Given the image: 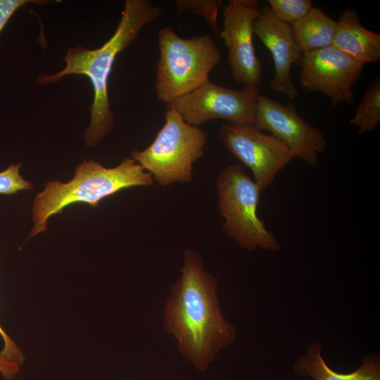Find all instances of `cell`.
Segmentation results:
<instances>
[{"label":"cell","mask_w":380,"mask_h":380,"mask_svg":"<svg viewBox=\"0 0 380 380\" xmlns=\"http://www.w3.org/2000/svg\"><path fill=\"white\" fill-rule=\"evenodd\" d=\"M320 343L315 341L308 346L305 355L296 361L293 369L300 377L312 380H380V355L379 353L363 356L361 365L350 373H339L326 363Z\"/></svg>","instance_id":"5bb4252c"},{"label":"cell","mask_w":380,"mask_h":380,"mask_svg":"<svg viewBox=\"0 0 380 380\" xmlns=\"http://www.w3.org/2000/svg\"><path fill=\"white\" fill-rule=\"evenodd\" d=\"M159 58L156 65L157 99L170 104L210 81V71L221 54L210 35L182 38L170 27L158 32Z\"/></svg>","instance_id":"277c9868"},{"label":"cell","mask_w":380,"mask_h":380,"mask_svg":"<svg viewBox=\"0 0 380 380\" xmlns=\"http://www.w3.org/2000/svg\"><path fill=\"white\" fill-rule=\"evenodd\" d=\"M332 46L364 65L380 60V34L364 27L353 8L341 12Z\"/></svg>","instance_id":"4fadbf2b"},{"label":"cell","mask_w":380,"mask_h":380,"mask_svg":"<svg viewBox=\"0 0 380 380\" xmlns=\"http://www.w3.org/2000/svg\"><path fill=\"white\" fill-rule=\"evenodd\" d=\"M361 135L373 132L380 123V77L367 86L353 117L349 120Z\"/></svg>","instance_id":"2e32d148"},{"label":"cell","mask_w":380,"mask_h":380,"mask_svg":"<svg viewBox=\"0 0 380 380\" xmlns=\"http://www.w3.org/2000/svg\"><path fill=\"white\" fill-rule=\"evenodd\" d=\"M300 65L303 89L323 94L333 106L353 102L364 65L333 46L303 54Z\"/></svg>","instance_id":"8fae6325"},{"label":"cell","mask_w":380,"mask_h":380,"mask_svg":"<svg viewBox=\"0 0 380 380\" xmlns=\"http://www.w3.org/2000/svg\"><path fill=\"white\" fill-rule=\"evenodd\" d=\"M161 13V8L150 1L126 0L114 34L103 46L95 49L82 46L69 48L64 58L66 66L63 70L37 77V82L41 84L57 82L68 75H83L90 80L94 99L90 108V123L84 135L87 146L99 144L115 124L108 95V82L117 56L138 37L144 27L156 22Z\"/></svg>","instance_id":"7a4b0ae2"},{"label":"cell","mask_w":380,"mask_h":380,"mask_svg":"<svg viewBox=\"0 0 380 380\" xmlns=\"http://www.w3.org/2000/svg\"><path fill=\"white\" fill-rule=\"evenodd\" d=\"M258 0H229L223 8L220 37L228 50L227 61L234 80L244 86L262 80V64L253 44L254 23L259 15Z\"/></svg>","instance_id":"30bf717a"},{"label":"cell","mask_w":380,"mask_h":380,"mask_svg":"<svg viewBox=\"0 0 380 380\" xmlns=\"http://www.w3.org/2000/svg\"><path fill=\"white\" fill-rule=\"evenodd\" d=\"M260 91L257 86L237 90L208 81L170 105L186 122L195 127L215 119L254 124Z\"/></svg>","instance_id":"ba28073f"},{"label":"cell","mask_w":380,"mask_h":380,"mask_svg":"<svg viewBox=\"0 0 380 380\" xmlns=\"http://www.w3.org/2000/svg\"><path fill=\"white\" fill-rule=\"evenodd\" d=\"M207 141L205 131L186 122L167 104L165 124L153 141L141 151H133L131 158L160 186L189 183L193 165L203 156Z\"/></svg>","instance_id":"5b68a950"},{"label":"cell","mask_w":380,"mask_h":380,"mask_svg":"<svg viewBox=\"0 0 380 380\" xmlns=\"http://www.w3.org/2000/svg\"><path fill=\"white\" fill-rule=\"evenodd\" d=\"M219 138L229 153L248 167L262 192L294 158L281 141L254 124H224Z\"/></svg>","instance_id":"52a82bcc"},{"label":"cell","mask_w":380,"mask_h":380,"mask_svg":"<svg viewBox=\"0 0 380 380\" xmlns=\"http://www.w3.org/2000/svg\"><path fill=\"white\" fill-rule=\"evenodd\" d=\"M217 209L224 219L222 229L240 247L277 251L280 245L258 215L260 190L242 165H227L215 179Z\"/></svg>","instance_id":"8992f818"},{"label":"cell","mask_w":380,"mask_h":380,"mask_svg":"<svg viewBox=\"0 0 380 380\" xmlns=\"http://www.w3.org/2000/svg\"><path fill=\"white\" fill-rule=\"evenodd\" d=\"M20 366L16 362L0 358V374L5 380H11L18 373Z\"/></svg>","instance_id":"7402d4cb"},{"label":"cell","mask_w":380,"mask_h":380,"mask_svg":"<svg viewBox=\"0 0 380 380\" xmlns=\"http://www.w3.org/2000/svg\"><path fill=\"white\" fill-rule=\"evenodd\" d=\"M153 176L132 158L123 159L113 167L85 160L75 167V175L68 182L51 181L37 194L32 206V237L46 230L49 219L77 203L97 207L103 198L133 186L153 185Z\"/></svg>","instance_id":"3957f363"},{"label":"cell","mask_w":380,"mask_h":380,"mask_svg":"<svg viewBox=\"0 0 380 380\" xmlns=\"http://www.w3.org/2000/svg\"><path fill=\"white\" fill-rule=\"evenodd\" d=\"M0 336L3 341V348L0 351V358L16 362L21 365L25 357L18 346L6 334L0 324Z\"/></svg>","instance_id":"44dd1931"},{"label":"cell","mask_w":380,"mask_h":380,"mask_svg":"<svg viewBox=\"0 0 380 380\" xmlns=\"http://www.w3.org/2000/svg\"><path fill=\"white\" fill-rule=\"evenodd\" d=\"M20 167L21 163H13L0 172V194L11 195L33 188L32 183L20 175Z\"/></svg>","instance_id":"d6986e66"},{"label":"cell","mask_w":380,"mask_h":380,"mask_svg":"<svg viewBox=\"0 0 380 380\" xmlns=\"http://www.w3.org/2000/svg\"><path fill=\"white\" fill-rule=\"evenodd\" d=\"M218 283L204 269L201 253L186 248L180 276L171 285L163 310L164 329L176 339L179 353L201 372L236 337V327L222 313Z\"/></svg>","instance_id":"6da1fadb"},{"label":"cell","mask_w":380,"mask_h":380,"mask_svg":"<svg viewBox=\"0 0 380 380\" xmlns=\"http://www.w3.org/2000/svg\"><path fill=\"white\" fill-rule=\"evenodd\" d=\"M48 2L44 0H0V34L11 16L21 6L28 3L42 5Z\"/></svg>","instance_id":"ffe728a7"},{"label":"cell","mask_w":380,"mask_h":380,"mask_svg":"<svg viewBox=\"0 0 380 380\" xmlns=\"http://www.w3.org/2000/svg\"><path fill=\"white\" fill-rule=\"evenodd\" d=\"M293 39L304 54L332 46L336 20L314 7L304 18L290 25Z\"/></svg>","instance_id":"9a60e30c"},{"label":"cell","mask_w":380,"mask_h":380,"mask_svg":"<svg viewBox=\"0 0 380 380\" xmlns=\"http://www.w3.org/2000/svg\"><path fill=\"white\" fill-rule=\"evenodd\" d=\"M254 125L281 141L308 166L317 165L319 154L328 145L324 134L306 122L291 103H284L260 94Z\"/></svg>","instance_id":"9c48e42d"},{"label":"cell","mask_w":380,"mask_h":380,"mask_svg":"<svg viewBox=\"0 0 380 380\" xmlns=\"http://www.w3.org/2000/svg\"><path fill=\"white\" fill-rule=\"evenodd\" d=\"M254 34L272 56L274 74L269 82L270 88L295 100L298 91L292 80L291 70L293 65H300L303 53L293 39L290 25L279 20L265 4L260 8L255 20Z\"/></svg>","instance_id":"7c38bea8"},{"label":"cell","mask_w":380,"mask_h":380,"mask_svg":"<svg viewBox=\"0 0 380 380\" xmlns=\"http://www.w3.org/2000/svg\"><path fill=\"white\" fill-rule=\"evenodd\" d=\"M174 2L179 15L189 11L203 17L213 32H217L218 14L224 7L222 0H175Z\"/></svg>","instance_id":"ac0fdd59"},{"label":"cell","mask_w":380,"mask_h":380,"mask_svg":"<svg viewBox=\"0 0 380 380\" xmlns=\"http://www.w3.org/2000/svg\"><path fill=\"white\" fill-rule=\"evenodd\" d=\"M267 5L279 20L290 25L301 20L314 8L311 0H268Z\"/></svg>","instance_id":"e0dca14e"}]
</instances>
